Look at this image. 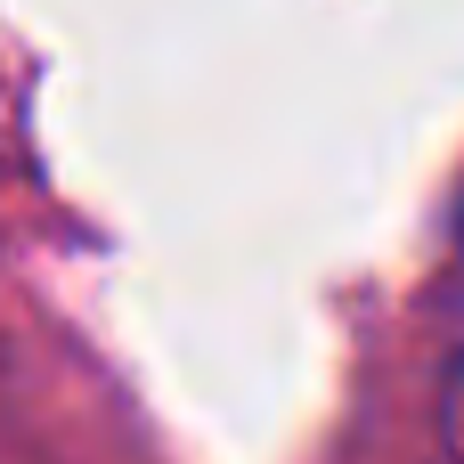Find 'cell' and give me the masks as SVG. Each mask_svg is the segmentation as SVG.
<instances>
[{"label": "cell", "instance_id": "obj_1", "mask_svg": "<svg viewBox=\"0 0 464 464\" xmlns=\"http://www.w3.org/2000/svg\"><path fill=\"white\" fill-rule=\"evenodd\" d=\"M440 449H449V464H464V334H457V359H449V400H440Z\"/></svg>", "mask_w": 464, "mask_h": 464}]
</instances>
